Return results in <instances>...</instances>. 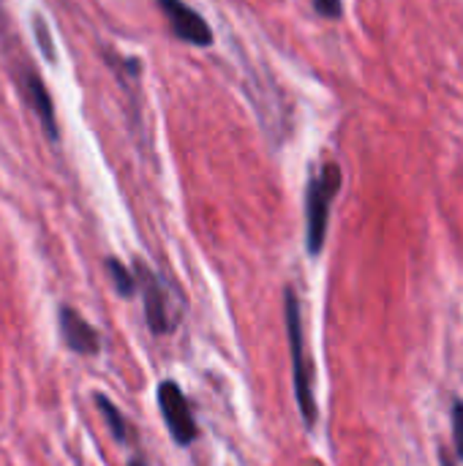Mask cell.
Instances as JSON below:
<instances>
[{
  "label": "cell",
  "mask_w": 463,
  "mask_h": 466,
  "mask_svg": "<svg viewBox=\"0 0 463 466\" xmlns=\"http://www.w3.org/2000/svg\"><path fill=\"white\" fill-rule=\"evenodd\" d=\"M314 11L325 19H338L344 14V3L341 0H314Z\"/></svg>",
  "instance_id": "cell-12"
},
{
  "label": "cell",
  "mask_w": 463,
  "mask_h": 466,
  "mask_svg": "<svg viewBox=\"0 0 463 466\" xmlns=\"http://www.w3.org/2000/svg\"><path fill=\"white\" fill-rule=\"evenodd\" d=\"M158 407H161V415L166 420V429L172 434V440L177 445H191L196 437H199V429L194 423V415H191V407L180 390L177 382H161L158 385Z\"/></svg>",
  "instance_id": "cell-3"
},
{
  "label": "cell",
  "mask_w": 463,
  "mask_h": 466,
  "mask_svg": "<svg viewBox=\"0 0 463 466\" xmlns=\"http://www.w3.org/2000/svg\"><path fill=\"white\" fill-rule=\"evenodd\" d=\"M158 8L164 11L172 33L191 46H210L213 44V30L210 25L202 19L199 11H194L186 0H156Z\"/></svg>",
  "instance_id": "cell-4"
},
{
  "label": "cell",
  "mask_w": 463,
  "mask_h": 466,
  "mask_svg": "<svg viewBox=\"0 0 463 466\" xmlns=\"http://www.w3.org/2000/svg\"><path fill=\"white\" fill-rule=\"evenodd\" d=\"M96 404H98V410H101V415H104V420H106L112 437H115L117 442H126V440H128V426H126V418L120 415V410H117L106 396H101V393L96 396Z\"/></svg>",
  "instance_id": "cell-8"
},
{
  "label": "cell",
  "mask_w": 463,
  "mask_h": 466,
  "mask_svg": "<svg viewBox=\"0 0 463 466\" xmlns=\"http://www.w3.org/2000/svg\"><path fill=\"white\" fill-rule=\"evenodd\" d=\"M57 322H60V336H63V341H65V347L71 352H76V355H98V350H101L98 333L79 311H74L71 306H60Z\"/></svg>",
  "instance_id": "cell-7"
},
{
  "label": "cell",
  "mask_w": 463,
  "mask_h": 466,
  "mask_svg": "<svg viewBox=\"0 0 463 466\" xmlns=\"http://www.w3.org/2000/svg\"><path fill=\"white\" fill-rule=\"evenodd\" d=\"M284 317H287V339H289V355H292V377H295V399L300 407V415L306 426L317 423V401H314V371L308 360L306 347V328L300 314V300L292 287L284 289Z\"/></svg>",
  "instance_id": "cell-1"
},
{
  "label": "cell",
  "mask_w": 463,
  "mask_h": 466,
  "mask_svg": "<svg viewBox=\"0 0 463 466\" xmlns=\"http://www.w3.org/2000/svg\"><path fill=\"white\" fill-rule=\"evenodd\" d=\"M33 33H35V38H38V49H41L44 60H46V63H55L57 55H55V46H52V33H49V27H46V22H44L41 14L33 16Z\"/></svg>",
  "instance_id": "cell-10"
},
{
  "label": "cell",
  "mask_w": 463,
  "mask_h": 466,
  "mask_svg": "<svg viewBox=\"0 0 463 466\" xmlns=\"http://www.w3.org/2000/svg\"><path fill=\"white\" fill-rule=\"evenodd\" d=\"M19 87H22V96H25L27 106L33 109L35 120L41 123V131L46 134V139L52 145H57L60 142V128H57V117H55V101H52V96L46 90L44 76L35 68H22Z\"/></svg>",
  "instance_id": "cell-5"
},
{
  "label": "cell",
  "mask_w": 463,
  "mask_h": 466,
  "mask_svg": "<svg viewBox=\"0 0 463 466\" xmlns=\"http://www.w3.org/2000/svg\"><path fill=\"white\" fill-rule=\"evenodd\" d=\"M136 281H139V287H142V298H145V317H147V328H150L156 336H166V333H172L175 319H172V314H169L166 292H164V287H161L158 276H156L147 265L136 262Z\"/></svg>",
  "instance_id": "cell-6"
},
{
  "label": "cell",
  "mask_w": 463,
  "mask_h": 466,
  "mask_svg": "<svg viewBox=\"0 0 463 466\" xmlns=\"http://www.w3.org/2000/svg\"><path fill=\"white\" fill-rule=\"evenodd\" d=\"M128 466H147V464H145V461H139V459H131V464Z\"/></svg>",
  "instance_id": "cell-13"
},
{
  "label": "cell",
  "mask_w": 463,
  "mask_h": 466,
  "mask_svg": "<svg viewBox=\"0 0 463 466\" xmlns=\"http://www.w3.org/2000/svg\"><path fill=\"white\" fill-rule=\"evenodd\" d=\"M106 268H109V276H112V281H115L117 295H120V298H131V295L136 292V279H134V273H131L120 259H106Z\"/></svg>",
  "instance_id": "cell-9"
},
{
  "label": "cell",
  "mask_w": 463,
  "mask_h": 466,
  "mask_svg": "<svg viewBox=\"0 0 463 466\" xmlns=\"http://www.w3.org/2000/svg\"><path fill=\"white\" fill-rule=\"evenodd\" d=\"M453 442H456L458 459L463 461V401L461 399L453 404Z\"/></svg>",
  "instance_id": "cell-11"
},
{
  "label": "cell",
  "mask_w": 463,
  "mask_h": 466,
  "mask_svg": "<svg viewBox=\"0 0 463 466\" xmlns=\"http://www.w3.org/2000/svg\"><path fill=\"white\" fill-rule=\"evenodd\" d=\"M341 188V167L336 161H327L311 180L306 191V246L308 254L319 257L327 240L330 227V208Z\"/></svg>",
  "instance_id": "cell-2"
}]
</instances>
